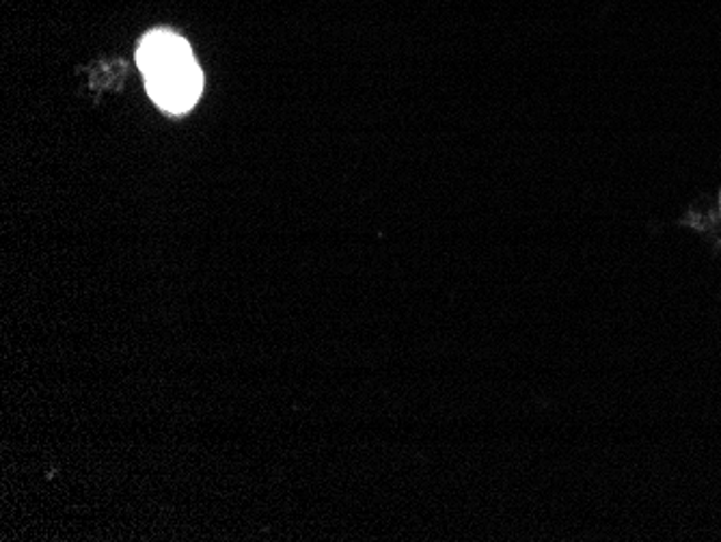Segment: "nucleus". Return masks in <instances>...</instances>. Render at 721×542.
Here are the masks:
<instances>
[{"mask_svg": "<svg viewBox=\"0 0 721 542\" xmlns=\"http://www.w3.org/2000/svg\"><path fill=\"white\" fill-rule=\"evenodd\" d=\"M187 61H192L189 41L176 33H169V31L150 33L148 38L143 39V43L139 46V52H137V63L146 77L158 72V70L178 66V63H187Z\"/></svg>", "mask_w": 721, "mask_h": 542, "instance_id": "2", "label": "nucleus"}, {"mask_svg": "<svg viewBox=\"0 0 721 542\" xmlns=\"http://www.w3.org/2000/svg\"><path fill=\"white\" fill-rule=\"evenodd\" d=\"M146 78L153 102L169 113H187L203 89V74L194 59L158 70Z\"/></svg>", "mask_w": 721, "mask_h": 542, "instance_id": "1", "label": "nucleus"}]
</instances>
